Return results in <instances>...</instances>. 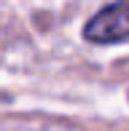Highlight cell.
I'll return each mask as SVG.
<instances>
[{"mask_svg":"<svg viewBox=\"0 0 129 131\" xmlns=\"http://www.w3.org/2000/svg\"><path fill=\"white\" fill-rule=\"evenodd\" d=\"M84 38L91 43H118L129 38V0H116L97 11L86 21Z\"/></svg>","mask_w":129,"mask_h":131,"instance_id":"cell-1","label":"cell"}]
</instances>
